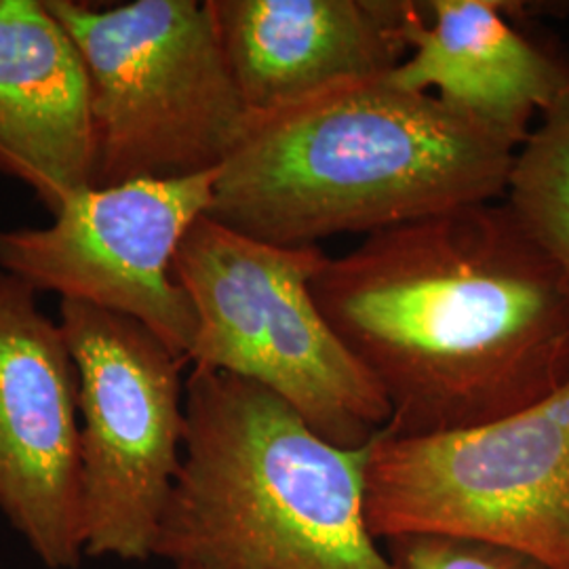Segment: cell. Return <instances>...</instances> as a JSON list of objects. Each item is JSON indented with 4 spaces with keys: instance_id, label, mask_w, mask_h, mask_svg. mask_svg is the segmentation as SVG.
<instances>
[{
    "instance_id": "cell-12",
    "label": "cell",
    "mask_w": 569,
    "mask_h": 569,
    "mask_svg": "<svg viewBox=\"0 0 569 569\" xmlns=\"http://www.w3.org/2000/svg\"><path fill=\"white\" fill-rule=\"evenodd\" d=\"M0 173L51 213L93 188L89 74L44 0H0Z\"/></svg>"
},
{
    "instance_id": "cell-7",
    "label": "cell",
    "mask_w": 569,
    "mask_h": 569,
    "mask_svg": "<svg viewBox=\"0 0 569 569\" xmlns=\"http://www.w3.org/2000/svg\"><path fill=\"white\" fill-rule=\"evenodd\" d=\"M79 385L84 555L146 561L182 465V361L138 321L61 302Z\"/></svg>"
},
{
    "instance_id": "cell-1",
    "label": "cell",
    "mask_w": 569,
    "mask_h": 569,
    "mask_svg": "<svg viewBox=\"0 0 569 569\" xmlns=\"http://www.w3.org/2000/svg\"><path fill=\"white\" fill-rule=\"evenodd\" d=\"M310 291L392 435L486 425L569 380V284L505 201L373 232Z\"/></svg>"
},
{
    "instance_id": "cell-11",
    "label": "cell",
    "mask_w": 569,
    "mask_h": 569,
    "mask_svg": "<svg viewBox=\"0 0 569 569\" xmlns=\"http://www.w3.org/2000/svg\"><path fill=\"white\" fill-rule=\"evenodd\" d=\"M507 0H428L409 56L388 77L430 93L509 140L569 96V58L510 23Z\"/></svg>"
},
{
    "instance_id": "cell-16",
    "label": "cell",
    "mask_w": 569,
    "mask_h": 569,
    "mask_svg": "<svg viewBox=\"0 0 569 569\" xmlns=\"http://www.w3.org/2000/svg\"><path fill=\"white\" fill-rule=\"evenodd\" d=\"M178 569H186V568H178Z\"/></svg>"
},
{
    "instance_id": "cell-9",
    "label": "cell",
    "mask_w": 569,
    "mask_h": 569,
    "mask_svg": "<svg viewBox=\"0 0 569 569\" xmlns=\"http://www.w3.org/2000/svg\"><path fill=\"white\" fill-rule=\"evenodd\" d=\"M79 385L37 291L0 272V510L49 569L84 557Z\"/></svg>"
},
{
    "instance_id": "cell-14",
    "label": "cell",
    "mask_w": 569,
    "mask_h": 569,
    "mask_svg": "<svg viewBox=\"0 0 569 569\" xmlns=\"http://www.w3.org/2000/svg\"><path fill=\"white\" fill-rule=\"evenodd\" d=\"M387 549L392 569H549L523 552L456 536H399Z\"/></svg>"
},
{
    "instance_id": "cell-5",
    "label": "cell",
    "mask_w": 569,
    "mask_h": 569,
    "mask_svg": "<svg viewBox=\"0 0 569 569\" xmlns=\"http://www.w3.org/2000/svg\"><path fill=\"white\" fill-rule=\"evenodd\" d=\"M91 84L93 188L220 169L249 108L230 77L209 4L44 0Z\"/></svg>"
},
{
    "instance_id": "cell-15",
    "label": "cell",
    "mask_w": 569,
    "mask_h": 569,
    "mask_svg": "<svg viewBox=\"0 0 569 569\" xmlns=\"http://www.w3.org/2000/svg\"><path fill=\"white\" fill-rule=\"evenodd\" d=\"M515 18H536V16H569V2H515Z\"/></svg>"
},
{
    "instance_id": "cell-13",
    "label": "cell",
    "mask_w": 569,
    "mask_h": 569,
    "mask_svg": "<svg viewBox=\"0 0 569 569\" xmlns=\"http://www.w3.org/2000/svg\"><path fill=\"white\" fill-rule=\"evenodd\" d=\"M502 201L569 284V96L517 148Z\"/></svg>"
},
{
    "instance_id": "cell-3",
    "label": "cell",
    "mask_w": 569,
    "mask_h": 569,
    "mask_svg": "<svg viewBox=\"0 0 569 569\" xmlns=\"http://www.w3.org/2000/svg\"><path fill=\"white\" fill-rule=\"evenodd\" d=\"M154 557L176 569H392L366 519L367 446L319 437L270 390L194 367Z\"/></svg>"
},
{
    "instance_id": "cell-10",
    "label": "cell",
    "mask_w": 569,
    "mask_h": 569,
    "mask_svg": "<svg viewBox=\"0 0 569 569\" xmlns=\"http://www.w3.org/2000/svg\"><path fill=\"white\" fill-rule=\"evenodd\" d=\"M230 77L249 112L333 82L392 72L409 56L425 2L207 0Z\"/></svg>"
},
{
    "instance_id": "cell-6",
    "label": "cell",
    "mask_w": 569,
    "mask_h": 569,
    "mask_svg": "<svg viewBox=\"0 0 569 569\" xmlns=\"http://www.w3.org/2000/svg\"><path fill=\"white\" fill-rule=\"evenodd\" d=\"M367 528L376 540L432 533L569 569V380L477 427L392 435L367 446Z\"/></svg>"
},
{
    "instance_id": "cell-4",
    "label": "cell",
    "mask_w": 569,
    "mask_h": 569,
    "mask_svg": "<svg viewBox=\"0 0 569 569\" xmlns=\"http://www.w3.org/2000/svg\"><path fill=\"white\" fill-rule=\"evenodd\" d=\"M327 258L319 244L256 241L204 213L171 270L197 315L188 363L266 388L329 443L361 449L388 427L390 407L312 298Z\"/></svg>"
},
{
    "instance_id": "cell-8",
    "label": "cell",
    "mask_w": 569,
    "mask_h": 569,
    "mask_svg": "<svg viewBox=\"0 0 569 569\" xmlns=\"http://www.w3.org/2000/svg\"><path fill=\"white\" fill-rule=\"evenodd\" d=\"M216 171L87 188L42 228H0V272L150 329L188 363L197 315L173 279L186 232L211 207Z\"/></svg>"
},
{
    "instance_id": "cell-2",
    "label": "cell",
    "mask_w": 569,
    "mask_h": 569,
    "mask_svg": "<svg viewBox=\"0 0 569 569\" xmlns=\"http://www.w3.org/2000/svg\"><path fill=\"white\" fill-rule=\"evenodd\" d=\"M388 74L249 112L207 216L256 241L308 247L502 201L517 148Z\"/></svg>"
}]
</instances>
